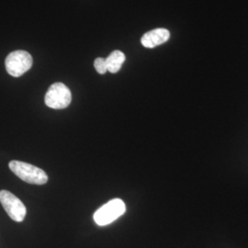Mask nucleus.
<instances>
[{
    "mask_svg": "<svg viewBox=\"0 0 248 248\" xmlns=\"http://www.w3.org/2000/svg\"><path fill=\"white\" fill-rule=\"evenodd\" d=\"M9 167L17 177L29 184L44 185L48 181V176L45 171L33 165L13 160L9 162Z\"/></svg>",
    "mask_w": 248,
    "mask_h": 248,
    "instance_id": "1",
    "label": "nucleus"
},
{
    "mask_svg": "<svg viewBox=\"0 0 248 248\" xmlns=\"http://www.w3.org/2000/svg\"><path fill=\"white\" fill-rule=\"evenodd\" d=\"M32 62V57L30 53L18 50L9 53L6 58L5 65L10 76L19 78L31 68Z\"/></svg>",
    "mask_w": 248,
    "mask_h": 248,
    "instance_id": "2",
    "label": "nucleus"
},
{
    "mask_svg": "<svg viewBox=\"0 0 248 248\" xmlns=\"http://www.w3.org/2000/svg\"><path fill=\"white\" fill-rule=\"evenodd\" d=\"M126 212V206L121 199H113L100 207L94 214V221L98 225L105 226L116 221Z\"/></svg>",
    "mask_w": 248,
    "mask_h": 248,
    "instance_id": "3",
    "label": "nucleus"
},
{
    "mask_svg": "<svg viewBox=\"0 0 248 248\" xmlns=\"http://www.w3.org/2000/svg\"><path fill=\"white\" fill-rule=\"evenodd\" d=\"M45 100L46 106L51 108H65L71 103V91L62 83H54L48 89Z\"/></svg>",
    "mask_w": 248,
    "mask_h": 248,
    "instance_id": "4",
    "label": "nucleus"
},
{
    "mask_svg": "<svg viewBox=\"0 0 248 248\" xmlns=\"http://www.w3.org/2000/svg\"><path fill=\"white\" fill-rule=\"evenodd\" d=\"M0 203L3 206L9 217L17 222H21L26 217V206L18 199L8 190L0 191Z\"/></svg>",
    "mask_w": 248,
    "mask_h": 248,
    "instance_id": "5",
    "label": "nucleus"
},
{
    "mask_svg": "<svg viewBox=\"0 0 248 248\" xmlns=\"http://www.w3.org/2000/svg\"><path fill=\"white\" fill-rule=\"evenodd\" d=\"M170 38V32L169 30L164 28L155 29L146 32L141 39L142 46L146 48H155L158 45L167 43Z\"/></svg>",
    "mask_w": 248,
    "mask_h": 248,
    "instance_id": "6",
    "label": "nucleus"
},
{
    "mask_svg": "<svg viewBox=\"0 0 248 248\" xmlns=\"http://www.w3.org/2000/svg\"><path fill=\"white\" fill-rule=\"evenodd\" d=\"M105 60L108 71L115 74L122 68V65L125 61V54L121 51L116 50L110 53Z\"/></svg>",
    "mask_w": 248,
    "mask_h": 248,
    "instance_id": "7",
    "label": "nucleus"
},
{
    "mask_svg": "<svg viewBox=\"0 0 248 248\" xmlns=\"http://www.w3.org/2000/svg\"><path fill=\"white\" fill-rule=\"evenodd\" d=\"M94 66H95V69L97 70L98 74L100 75H104L105 73H107L108 69H107L106 60L104 58H101V57H98L95 62H94Z\"/></svg>",
    "mask_w": 248,
    "mask_h": 248,
    "instance_id": "8",
    "label": "nucleus"
}]
</instances>
